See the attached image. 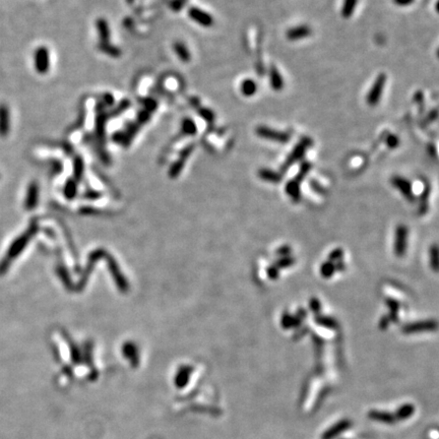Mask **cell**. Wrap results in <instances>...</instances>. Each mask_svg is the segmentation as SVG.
<instances>
[{
	"label": "cell",
	"instance_id": "ba28073f",
	"mask_svg": "<svg viewBox=\"0 0 439 439\" xmlns=\"http://www.w3.org/2000/svg\"><path fill=\"white\" fill-rule=\"evenodd\" d=\"M270 84L275 92H281L284 89V79L276 66L270 68Z\"/></svg>",
	"mask_w": 439,
	"mask_h": 439
},
{
	"label": "cell",
	"instance_id": "8fae6325",
	"mask_svg": "<svg viewBox=\"0 0 439 439\" xmlns=\"http://www.w3.org/2000/svg\"><path fill=\"white\" fill-rule=\"evenodd\" d=\"M358 4V0H343V3L341 9V14L343 18H350Z\"/></svg>",
	"mask_w": 439,
	"mask_h": 439
},
{
	"label": "cell",
	"instance_id": "7a4b0ae2",
	"mask_svg": "<svg viewBox=\"0 0 439 439\" xmlns=\"http://www.w3.org/2000/svg\"><path fill=\"white\" fill-rule=\"evenodd\" d=\"M387 81H388V76L386 73L381 72L377 75V78L375 79L373 85L371 86L366 97V101L369 106L375 107L379 103L381 96H383L384 94Z\"/></svg>",
	"mask_w": 439,
	"mask_h": 439
},
{
	"label": "cell",
	"instance_id": "5b68a950",
	"mask_svg": "<svg viewBox=\"0 0 439 439\" xmlns=\"http://www.w3.org/2000/svg\"><path fill=\"white\" fill-rule=\"evenodd\" d=\"M188 15L194 22L197 23L199 26L204 27V28L212 27L215 23L213 15L200 9L199 7H195V6L190 7L188 10Z\"/></svg>",
	"mask_w": 439,
	"mask_h": 439
},
{
	"label": "cell",
	"instance_id": "9c48e42d",
	"mask_svg": "<svg viewBox=\"0 0 439 439\" xmlns=\"http://www.w3.org/2000/svg\"><path fill=\"white\" fill-rule=\"evenodd\" d=\"M257 91H258V86L256 82L252 79H246L242 81L240 85V92L246 98H250L254 96Z\"/></svg>",
	"mask_w": 439,
	"mask_h": 439
},
{
	"label": "cell",
	"instance_id": "277c9868",
	"mask_svg": "<svg viewBox=\"0 0 439 439\" xmlns=\"http://www.w3.org/2000/svg\"><path fill=\"white\" fill-rule=\"evenodd\" d=\"M35 66L40 74H45L50 68V54L45 46L39 47L35 53Z\"/></svg>",
	"mask_w": 439,
	"mask_h": 439
},
{
	"label": "cell",
	"instance_id": "3957f363",
	"mask_svg": "<svg viewBox=\"0 0 439 439\" xmlns=\"http://www.w3.org/2000/svg\"><path fill=\"white\" fill-rule=\"evenodd\" d=\"M311 145H312V141L310 138H306V137L302 138V140L295 146V147L292 149L290 155L288 156L287 160H286V162L284 163L283 170H287L293 164H295L296 162L303 159L305 152H306L308 147L311 146Z\"/></svg>",
	"mask_w": 439,
	"mask_h": 439
},
{
	"label": "cell",
	"instance_id": "d6986e66",
	"mask_svg": "<svg viewBox=\"0 0 439 439\" xmlns=\"http://www.w3.org/2000/svg\"><path fill=\"white\" fill-rule=\"evenodd\" d=\"M145 106H146V110L151 111V110H155V109L157 108V103H156V101H154V100L147 99V100L145 102Z\"/></svg>",
	"mask_w": 439,
	"mask_h": 439
},
{
	"label": "cell",
	"instance_id": "30bf717a",
	"mask_svg": "<svg viewBox=\"0 0 439 439\" xmlns=\"http://www.w3.org/2000/svg\"><path fill=\"white\" fill-rule=\"evenodd\" d=\"M173 49L178 56V58L183 62H189L192 59V54H190L188 48L182 42H175L173 44Z\"/></svg>",
	"mask_w": 439,
	"mask_h": 439
},
{
	"label": "cell",
	"instance_id": "7c38bea8",
	"mask_svg": "<svg viewBox=\"0 0 439 439\" xmlns=\"http://www.w3.org/2000/svg\"><path fill=\"white\" fill-rule=\"evenodd\" d=\"M181 129H182V132L184 133V135L188 136V137L195 136V135H196V132H197V126H196L195 122L189 117L183 119L182 124H181Z\"/></svg>",
	"mask_w": 439,
	"mask_h": 439
},
{
	"label": "cell",
	"instance_id": "ac0fdd59",
	"mask_svg": "<svg viewBox=\"0 0 439 439\" xmlns=\"http://www.w3.org/2000/svg\"><path fill=\"white\" fill-rule=\"evenodd\" d=\"M392 1L397 6L405 7V6H409V5L413 4L415 2V0H392Z\"/></svg>",
	"mask_w": 439,
	"mask_h": 439
},
{
	"label": "cell",
	"instance_id": "2e32d148",
	"mask_svg": "<svg viewBox=\"0 0 439 439\" xmlns=\"http://www.w3.org/2000/svg\"><path fill=\"white\" fill-rule=\"evenodd\" d=\"M198 113H199L200 117L203 118L204 120H206L207 122H213L214 119H215L214 112H213L212 110H209V109L202 108V109H200V110L198 111Z\"/></svg>",
	"mask_w": 439,
	"mask_h": 439
},
{
	"label": "cell",
	"instance_id": "9a60e30c",
	"mask_svg": "<svg viewBox=\"0 0 439 439\" xmlns=\"http://www.w3.org/2000/svg\"><path fill=\"white\" fill-rule=\"evenodd\" d=\"M99 48L101 51H103L104 53H106L112 57H118L121 54V52L118 48L110 45L109 43L108 44H99Z\"/></svg>",
	"mask_w": 439,
	"mask_h": 439
},
{
	"label": "cell",
	"instance_id": "8992f818",
	"mask_svg": "<svg viewBox=\"0 0 439 439\" xmlns=\"http://www.w3.org/2000/svg\"><path fill=\"white\" fill-rule=\"evenodd\" d=\"M312 30L310 27L306 26V25H301V26H297V27H293L291 29H289L286 33V37L287 39L290 41H298V40H302L305 39L311 35Z\"/></svg>",
	"mask_w": 439,
	"mask_h": 439
},
{
	"label": "cell",
	"instance_id": "4fadbf2b",
	"mask_svg": "<svg viewBox=\"0 0 439 439\" xmlns=\"http://www.w3.org/2000/svg\"><path fill=\"white\" fill-rule=\"evenodd\" d=\"M258 175L262 180L269 181V182H280L282 177L281 175L278 173V172H275L273 170H269V169H261L258 172Z\"/></svg>",
	"mask_w": 439,
	"mask_h": 439
},
{
	"label": "cell",
	"instance_id": "5bb4252c",
	"mask_svg": "<svg viewBox=\"0 0 439 439\" xmlns=\"http://www.w3.org/2000/svg\"><path fill=\"white\" fill-rule=\"evenodd\" d=\"M392 181H393V184L398 189L402 190L404 194L410 195V193H411V184H410V182L408 180H406V179H404L402 177H394Z\"/></svg>",
	"mask_w": 439,
	"mask_h": 439
},
{
	"label": "cell",
	"instance_id": "e0dca14e",
	"mask_svg": "<svg viewBox=\"0 0 439 439\" xmlns=\"http://www.w3.org/2000/svg\"><path fill=\"white\" fill-rule=\"evenodd\" d=\"M387 145L390 148H396L399 145V139L395 135H390L387 138Z\"/></svg>",
	"mask_w": 439,
	"mask_h": 439
},
{
	"label": "cell",
	"instance_id": "6da1fadb",
	"mask_svg": "<svg viewBox=\"0 0 439 439\" xmlns=\"http://www.w3.org/2000/svg\"><path fill=\"white\" fill-rule=\"evenodd\" d=\"M255 133H256L257 137H259L263 140L271 141V142L278 143V144H288L291 140V135L289 132L276 130L274 128H271L269 126H264V125L257 126L255 128Z\"/></svg>",
	"mask_w": 439,
	"mask_h": 439
},
{
	"label": "cell",
	"instance_id": "52a82bcc",
	"mask_svg": "<svg viewBox=\"0 0 439 439\" xmlns=\"http://www.w3.org/2000/svg\"><path fill=\"white\" fill-rule=\"evenodd\" d=\"M96 28L99 35L100 44H108L110 41V28L104 18H99L96 21Z\"/></svg>",
	"mask_w": 439,
	"mask_h": 439
}]
</instances>
